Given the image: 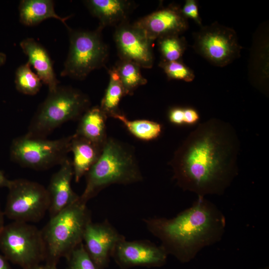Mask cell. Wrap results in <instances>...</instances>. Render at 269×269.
Here are the masks:
<instances>
[{"label": "cell", "mask_w": 269, "mask_h": 269, "mask_svg": "<svg viewBox=\"0 0 269 269\" xmlns=\"http://www.w3.org/2000/svg\"><path fill=\"white\" fill-rule=\"evenodd\" d=\"M240 142L229 123L212 118L201 123L176 150L170 162L173 178L197 196L221 195L238 174Z\"/></svg>", "instance_id": "6da1fadb"}, {"label": "cell", "mask_w": 269, "mask_h": 269, "mask_svg": "<svg viewBox=\"0 0 269 269\" xmlns=\"http://www.w3.org/2000/svg\"><path fill=\"white\" fill-rule=\"evenodd\" d=\"M143 221L168 255L183 263L191 261L204 248L219 242L226 226L223 213L201 196L174 217H155Z\"/></svg>", "instance_id": "7a4b0ae2"}, {"label": "cell", "mask_w": 269, "mask_h": 269, "mask_svg": "<svg viewBox=\"0 0 269 269\" xmlns=\"http://www.w3.org/2000/svg\"><path fill=\"white\" fill-rule=\"evenodd\" d=\"M85 176L86 186L80 200L86 204L112 184L128 185L143 179L134 150L112 137H108L99 158Z\"/></svg>", "instance_id": "3957f363"}, {"label": "cell", "mask_w": 269, "mask_h": 269, "mask_svg": "<svg viewBox=\"0 0 269 269\" xmlns=\"http://www.w3.org/2000/svg\"><path fill=\"white\" fill-rule=\"evenodd\" d=\"M87 204L80 198L50 220L42 231L45 249V263L57 265L67 259L83 243L87 225L92 221Z\"/></svg>", "instance_id": "277c9868"}, {"label": "cell", "mask_w": 269, "mask_h": 269, "mask_svg": "<svg viewBox=\"0 0 269 269\" xmlns=\"http://www.w3.org/2000/svg\"><path fill=\"white\" fill-rule=\"evenodd\" d=\"M89 97L80 90L59 86L49 93L32 118L26 135L46 138L68 121H76L90 108Z\"/></svg>", "instance_id": "5b68a950"}, {"label": "cell", "mask_w": 269, "mask_h": 269, "mask_svg": "<svg viewBox=\"0 0 269 269\" xmlns=\"http://www.w3.org/2000/svg\"><path fill=\"white\" fill-rule=\"evenodd\" d=\"M0 249L9 262L27 269L45 261L41 230L29 223L13 221L0 232Z\"/></svg>", "instance_id": "8992f818"}, {"label": "cell", "mask_w": 269, "mask_h": 269, "mask_svg": "<svg viewBox=\"0 0 269 269\" xmlns=\"http://www.w3.org/2000/svg\"><path fill=\"white\" fill-rule=\"evenodd\" d=\"M68 29L69 50L60 76L83 80L92 71L105 65L108 49L101 36L102 29L98 28L95 31Z\"/></svg>", "instance_id": "52a82bcc"}, {"label": "cell", "mask_w": 269, "mask_h": 269, "mask_svg": "<svg viewBox=\"0 0 269 269\" xmlns=\"http://www.w3.org/2000/svg\"><path fill=\"white\" fill-rule=\"evenodd\" d=\"M71 135L54 140L24 134L12 140L10 159L21 166L43 170L60 165L70 152Z\"/></svg>", "instance_id": "ba28073f"}, {"label": "cell", "mask_w": 269, "mask_h": 269, "mask_svg": "<svg viewBox=\"0 0 269 269\" xmlns=\"http://www.w3.org/2000/svg\"><path fill=\"white\" fill-rule=\"evenodd\" d=\"M4 215L13 221L26 223L41 220L48 211L50 199L41 184L23 178L10 180Z\"/></svg>", "instance_id": "9c48e42d"}, {"label": "cell", "mask_w": 269, "mask_h": 269, "mask_svg": "<svg viewBox=\"0 0 269 269\" xmlns=\"http://www.w3.org/2000/svg\"><path fill=\"white\" fill-rule=\"evenodd\" d=\"M194 35L195 51L215 66H225L240 56L242 47L231 28L214 22Z\"/></svg>", "instance_id": "30bf717a"}, {"label": "cell", "mask_w": 269, "mask_h": 269, "mask_svg": "<svg viewBox=\"0 0 269 269\" xmlns=\"http://www.w3.org/2000/svg\"><path fill=\"white\" fill-rule=\"evenodd\" d=\"M168 254L161 246L148 240L120 241L114 249L113 258L123 269L135 267H160L167 261Z\"/></svg>", "instance_id": "8fae6325"}, {"label": "cell", "mask_w": 269, "mask_h": 269, "mask_svg": "<svg viewBox=\"0 0 269 269\" xmlns=\"http://www.w3.org/2000/svg\"><path fill=\"white\" fill-rule=\"evenodd\" d=\"M114 38L121 59L134 62L140 67H152V41L140 29L125 21L117 25Z\"/></svg>", "instance_id": "7c38bea8"}, {"label": "cell", "mask_w": 269, "mask_h": 269, "mask_svg": "<svg viewBox=\"0 0 269 269\" xmlns=\"http://www.w3.org/2000/svg\"><path fill=\"white\" fill-rule=\"evenodd\" d=\"M125 237L106 219L103 222H90L83 236L85 248L100 269H106L117 245Z\"/></svg>", "instance_id": "4fadbf2b"}, {"label": "cell", "mask_w": 269, "mask_h": 269, "mask_svg": "<svg viewBox=\"0 0 269 269\" xmlns=\"http://www.w3.org/2000/svg\"><path fill=\"white\" fill-rule=\"evenodd\" d=\"M151 41L169 35H180L188 28L181 8L169 5L157 10L134 23Z\"/></svg>", "instance_id": "5bb4252c"}, {"label": "cell", "mask_w": 269, "mask_h": 269, "mask_svg": "<svg viewBox=\"0 0 269 269\" xmlns=\"http://www.w3.org/2000/svg\"><path fill=\"white\" fill-rule=\"evenodd\" d=\"M73 177L72 161L67 158L60 165L59 170L52 176L47 188L50 199V218L79 199L80 196L72 188Z\"/></svg>", "instance_id": "9a60e30c"}, {"label": "cell", "mask_w": 269, "mask_h": 269, "mask_svg": "<svg viewBox=\"0 0 269 269\" xmlns=\"http://www.w3.org/2000/svg\"><path fill=\"white\" fill-rule=\"evenodd\" d=\"M20 46L27 56L28 62L33 67L42 83L48 87L49 92L55 91L59 82L54 72L53 61L46 49L31 38L22 40Z\"/></svg>", "instance_id": "2e32d148"}, {"label": "cell", "mask_w": 269, "mask_h": 269, "mask_svg": "<svg viewBox=\"0 0 269 269\" xmlns=\"http://www.w3.org/2000/svg\"><path fill=\"white\" fill-rule=\"evenodd\" d=\"M104 146L96 143L75 133L71 135L70 152L74 177L78 182L99 158Z\"/></svg>", "instance_id": "e0dca14e"}, {"label": "cell", "mask_w": 269, "mask_h": 269, "mask_svg": "<svg viewBox=\"0 0 269 269\" xmlns=\"http://www.w3.org/2000/svg\"><path fill=\"white\" fill-rule=\"evenodd\" d=\"M91 13L100 21L99 28L119 25L126 21L131 2L122 0H89L85 1Z\"/></svg>", "instance_id": "ac0fdd59"}, {"label": "cell", "mask_w": 269, "mask_h": 269, "mask_svg": "<svg viewBox=\"0 0 269 269\" xmlns=\"http://www.w3.org/2000/svg\"><path fill=\"white\" fill-rule=\"evenodd\" d=\"M19 21L24 25H36L48 18L60 20L68 28L66 20L70 17H61L55 11L54 3L51 0H22L18 6Z\"/></svg>", "instance_id": "d6986e66"}, {"label": "cell", "mask_w": 269, "mask_h": 269, "mask_svg": "<svg viewBox=\"0 0 269 269\" xmlns=\"http://www.w3.org/2000/svg\"><path fill=\"white\" fill-rule=\"evenodd\" d=\"M107 118L100 106L90 107L79 120L75 134L104 146L108 138Z\"/></svg>", "instance_id": "ffe728a7"}, {"label": "cell", "mask_w": 269, "mask_h": 269, "mask_svg": "<svg viewBox=\"0 0 269 269\" xmlns=\"http://www.w3.org/2000/svg\"><path fill=\"white\" fill-rule=\"evenodd\" d=\"M109 83L100 107L108 118H113L121 113L119 109V103L123 97L125 96V94L115 67L109 70Z\"/></svg>", "instance_id": "44dd1931"}, {"label": "cell", "mask_w": 269, "mask_h": 269, "mask_svg": "<svg viewBox=\"0 0 269 269\" xmlns=\"http://www.w3.org/2000/svg\"><path fill=\"white\" fill-rule=\"evenodd\" d=\"M112 118L120 121L132 134L141 140L154 139L159 136L162 132V126L156 122L146 120H130L121 113Z\"/></svg>", "instance_id": "7402d4cb"}, {"label": "cell", "mask_w": 269, "mask_h": 269, "mask_svg": "<svg viewBox=\"0 0 269 269\" xmlns=\"http://www.w3.org/2000/svg\"><path fill=\"white\" fill-rule=\"evenodd\" d=\"M124 89L125 95H132L139 86L147 83L140 67L130 61L122 60L115 66Z\"/></svg>", "instance_id": "603a6c76"}, {"label": "cell", "mask_w": 269, "mask_h": 269, "mask_svg": "<svg viewBox=\"0 0 269 269\" xmlns=\"http://www.w3.org/2000/svg\"><path fill=\"white\" fill-rule=\"evenodd\" d=\"M14 83L18 92L28 95L36 94L42 85L41 79L32 71L31 65L28 62L17 68Z\"/></svg>", "instance_id": "cb8c5ba5"}, {"label": "cell", "mask_w": 269, "mask_h": 269, "mask_svg": "<svg viewBox=\"0 0 269 269\" xmlns=\"http://www.w3.org/2000/svg\"><path fill=\"white\" fill-rule=\"evenodd\" d=\"M187 43L183 37L174 34L158 39V46L161 55V61L180 60L186 48Z\"/></svg>", "instance_id": "d4e9b609"}, {"label": "cell", "mask_w": 269, "mask_h": 269, "mask_svg": "<svg viewBox=\"0 0 269 269\" xmlns=\"http://www.w3.org/2000/svg\"><path fill=\"white\" fill-rule=\"evenodd\" d=\"M159 66L163 70L170 80H179L190 82L195 78L193 71L181 60L161 61Z\"/></svg>", "instance_id": "484cf974"}, {"label": "cell", "mask_w": 269, "mask_h": 269, "mask_svg": "<svg viewBox=\"0 0 269 269\" xmlns=\"http://www.w3.org/2000/svg\"><path fill=\"white\" fill-rule=\"evenodd\" d=\"M67 269H100L87 252L83 242L66 259Z\"/></svg>", "instance_id": "4316f807"}, {"label": "cell", "mask_w": 269, "mask_h": 269, "mask_svg": "<svg viewBox=\"0 0 269 269\" xmlns=\"http://www.w3.org/2000/svg\"><path fill=\"white\" fill-rule=\"evenodd\" d=\"M181 12L186 19H191L201 27L202 26L201 19L199 15L198 5L196 0H186L181 8Z\"/></svg>", "instance_id": "83f0119b"}, {"label": "cell", "mask_w": 269, "mask_h": 269, "mask_svg": "<svg viewBox=\"0 0 269 269\" xmlns=\"http://www.w3.org/2000/svg\"><path fill=\"white\" fill-rule=\"evenodd\" d=\"M168 119L172 124L180 126L184 125V108L174 107L168 112Z\"/></svg>", "instance_id": "f1b7e54d"}, {"label": "cell", "mask_w": 269, "mask_h": 269, "mask_svg": "<svg viewBox=\"0 0 269 269\" xmlns=\"http://www.w3.org/2000/svg\"><path fill=\"white\" fill-rule=\"evenodd\" d=\"M199 119V115L196 110L191 108H184V125H194Z\"/></svg>", "instance_id": "f546056e"}, {"label": "cell", "mask_w": 269, "mask_h": 269, "mask_svg": "<svg viewBox=\"0 0 269 269\" xmlns=\"http://www.w3.org/2000/svg\"><path fill=\"white\" fill-rule=\"evenodd\" d=\"M27 269H57V265L45 263L44 265L41 264L32 267Z\"/></svg>", "instance_id": "4dcf8cb0"}, {"label": "cell", "mask_w": 269, "mask_h": 269, "mask_svg": "<svg viewBox=\"0 0 269 269\" xmlns=\"http://www.w3.org/2000/svg\"><path fill=\"white\" fill-rule=\"evenodd\" d=\"M9 182L10 180L8 179L4 175V173L1 170H0V188H7Z\"/></svg>", "instance_id": "1f68e13d"}, {"label": "cell", "mask_w": 269, "mask_h": 269, "mask_svg": "<svg viewBox=\"0 0 269 269\" xmlns=\"http://www.w3.org/2000/svg\"><path fill=\"white\" fill-rule=\"evenodd\" d=\"M0 269H11L8 261L0 254Z\"/></svg>", "instance_id": "d6a6232c"}, {"label": "cell", "mask_w": 269, "mask_h": 269, "mask_svg": "<svg viewBox=\"0 0 269 269\" xmlns=\"http://www.w3.org/2000/svg\"><path fill=\"white\" fill-rule=\"evenodd\" d=\"M4 216L3 211H2L0 206V232L4 226Z\"/></svg>", "instance_id": "836d02e7"}, {"label": "cell", "mask_w": 269, "mask_h": 269, "mask_svg": "<svg viewBox=\"0 0 269 269\" xmlns=\"http://www.w3.org/2000/svg\"><path fill=\"white\" fill-rule=\"evenodd\" d=\"M6 60V55L3 52H0V67L4 64Z\"/></svg>", "instance_id": "e575fe53"}, {"label": "cell", "mask_w": 269, "mask_h": 269, "mask_svg": "<svg viewBox=\"0 0 269 269\" xmlns=\"http://www.w3.org/2000/svg\"><path fill=\"white\" fill-rule=\"evenodd\" d=\"M268 269V268H265V269Z\"/></svg>", "instance_id": "d590c367"}]
</instances>
